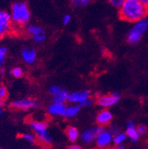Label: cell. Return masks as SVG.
Returning a JSON list of instances; mask_svg holds the SVG:
<instances>
[{
  "mask_svg": "<svg viewBox=\"0 0 148 149\" xmlns=\"http://www.w3.org/2000/svg\"><path fill=\"white\" fill-rule=\"evenodd\" d=\"M66 135L67 136V139L70 142H76L77 139L79 137V132L78 129L75 127L69 126L66 130Z\"/></svg>",
  "mask_w": 148,
  "mask_h": 149,
  "instance_id": "16",
  "label": "cell"
},
{
  "mask_svg": "<svg viewBox=\"0 0 148 149\" xmlns=\"http://www.w3.org/2000/svg\"><path fill=\"white\" fill-rule=\"evenodd\" d=\"M19 137L31 144L35 143L36 139H37L36 135H33L32 133H22L19 136Z\"/></svg>",
  "mask_w": 148,
  "mask_h": 149,
  "instance_id": "20",
  "label": "cell"
},
{
  "mask_svg": "<svg viewBox=\"0 0 148 149\" xmlns=\"http://www.w3.org/2000/svg\"><path fill=\"white\" fill-rule=\"evenodd\" d=\"M116 148V149H126V148H125V146H124L122 144H120V145H117Z\"/></svg>",
  "mask_w": 148,
  "mask_h": 149,
  "instance_id": "34",
  "label": "cell"
},
{
  "mask_svg": "<svg viewBox=\"0 0 148 149\" xmlns=\"http://www.w3.org/2000/svg\"><path fill=\"white\" fill-rule=\"evenodd\" d=\"M120 18L128 22L135 23L148 15V9L139 0H126L119 8Z\"/></svg>",
  "mask_w": 148,
  "mask_h": 149,
  "instance_id": "1",
  "label": "cell"
},
{
  "mask_svg": "<svg viewBox=\"0 0 148 149\" xmlns=\"http://www.w3.org/2000/svg\"><path fill=\"white\" fill-rule=\"evenodd\" d=\"M66 107L67 106L65 105V104L52 102V104H51L48 108V112L51 116H61V117H63L64 111H65Z\"/></svg>",
  "mask_w": 148,
  "mask_h": 149,
  "instance_id": "15",
  "label": "cell"
},
{
  "mask_svg": "<svg viewBox=\"0 0 148 149\" xmlns=\"http://www.w3.org/2000/svg\"><path fill=\"white\" fill-rule=\"evenodd\" d=\"M79 111H80V107L77 104L68 106V107H66L63 117L65 118H73L79 113Z\"/></svg>",
  "mask_w": 148,
  "mask_h": 149,
  "instance_id": "17",
  "label": "cell"
},
{
  "mask_svg": "<svg viewBox=\"0 0 148 149\" xmlns=\"http://www.w3.org/2000/svg\"><path fill=\"white\" fill-rule=\"evenodd\" d=\"M38 103L33 99L31 98H23L18 100L13 101L11 102L10 107L12 109L21 110V111H28L31 108H36L38 107Z\"/></svg>",
  "mask_w": 148,
  "mask_h": 149,
  "instance_id": "7",
  "label": "cell"
},
{
  "mask_svg": "<svg viewBox=\"0 0 148 149\" xmlns=\"http://www.w3.org/2000/svg\"><path fill=\"white\" fill-rule=\"evenodd\" d=\"M127 138V135H126V132H120L119 133H117V134L113 136V142L116 146H117V145H120V144L123 143Z\"/></svg>",
  "mask_w": 148,
  "mask_h": 149,
  "instance_id": "19",
  "label": "cell"
},
{
  "mask_svg": "<svg viewBox=\"0 0 148 149\" xmlns=\"http://www.w3.org/2000/svg\"><path fill=\"white\" fill-rule=\"evenodd\" d=\"M126 0H108L109 3L115 8H120Z\"/></svg>",
  "mask_w": 148,
  "mask_h": 149,
  "instance_id": "26",
  "label": "cell"
},
{
  "mask_svg": "<svg viewBox=\"0 0 148 149\" xmlns=\"http://www.w3.org/2000/svg\"><path fill=\"white\" fill-rule=\"evenodd\" d=\"M62 89L59 86H57V85H54V86H51L49 88V92L52 96H54V95H58V93H60V92L62 91Z\"/></svg>",
  "mask_w": 148,
  "mask_h": 149,
  "instance_id": "25",
  "label": "cell"
},
{
  "mask_svg": "<svg viewBox=\"0 0 148 149\" xmlns=\"http://www.w3.org/2000/svg\"><path fill=\"white\" fill-rule=\"evenodd\" d=\"M91 98L90 92L88 90H80L70 93L68 98V102L73 104H80L85 100Z\"/></svg>",
  "mask_w": 148,
  "mask_h": 149,
  "instance_id": "11",
  "label": "cell"
},
{
  "mask_svg": "<svg viewBox=\"0 0 148 149\" xmlns=\"http://www.w3.org/2000/svg\"><path fill=\"white\" fill-rule=\"evenodd\" d=\"M69 93L68 91L65 89H62V91L58 95L53 96L52 102H56V103H62V104H65L66 102H67L68 98H69Z\"/></svg>",
  "mask_w": 148,
  "mask_h": 149,
  "instance_id": "18",
  "label": "cell"
},
{
  "mask_svg": "<svg viewBox=\"0 0 148 149\" xmlns=\"http://www.w3.org/2000/svg\"><path fill=\"white\" fill-rule=\"evenodd\" d=\"M12 24L18 26H24L30 21V11L28 6L25 2H15L11 9Z\"/></svg>",
  "mask_w": 148,
  "mask_h": 149,
  "instance_id": "2",
  "label": "cell"
},
{
  "mask_svg": "<svg viewBox=\"0 0 148 149\" xmlns=\"http://www.w3.org/2000/svg\"><path fill=\"white\" fill-rule=\"evenodd\" d=\"M109 131H110V132L113 135V136L116 134H117V133H119V132H120L119 127H117V126H116V125H112V126H110Z\"/></svg>",
  "mask_w": 148,
  "mask_h": 149,
  "instance_id": "28",
  "label": "cell"
},
{
  "mask_svg": "<svg viewBox=\"0 0 148 149\" xmlns=\"http://www.w3.org/2000/svg\"><path fill=\"white\" fill-rule=\"evenodd\" d=\"M26 33L36 43H42L46 39V33L45 30L36 25H29L26 27Z\"/></svg>",
  "mask_w": 148,
  "mask_h": 149,
  "instance_id": "8",
  "label": "cell"
},
{
  "mask_svg": "<svg viewBox=\"0 0 148 149\" xmlns=\"http://www.w3.org/2000/svg\"><path fill=\"white\" fill-rule=\"evenodd\" d=\"M92 103V100L90 98H88L87 100H85V102H83V103H81L80 104H79V107H88V106H90Z\"/></svg>",
  "mask_w": 148,
  "mask_h": 149,
  "instance_id": "30",
  "label": "cell"
},
{
  "mask_svg": "<svg viewBox=\"0 0 148 149\" xmlns=\"http://www.w3.org/2000/svg\"><path fill=\"white\" fill-rule=\"evenodd\" d=\"M104 130V127H101L99 125L97 126V127H93V128L85 130L81 135L82 141L85 144L92 143L96 140L98 135L99 134L100 132H102Z\"/></svg>",
  "mask_w": 148,
  "mask_h": 149,
  "instance_id": "9",
  "label": "cell"
},
{
  "mask_svg": "<svg viewBox=\"0 0 148 149\" xmlns=\"http://www.w3.org/2000/svg\"><path fill=\"white\" fill-rule=\"evenodd\" d=\"M72 20L71 15H64V17H63V24L64 25H68L70 23Z\"/></svg>",
  "mask_w": 148,
  "mask_h": 149,
  "instance_id": "29",
  "label": "cell"
},
{
  "mask_svg": "<svg viewBox=\"0 0 148 149\" xmlns=\"http://www.w3.org/2000/svg\"><path fill=\"white\" fill-rule=\"evenodd\" d=\"M148 28V19L147 17L142 18L134 23L133 26L128 33L126 40L130 45H135L145 35Z\"/></svg>",
  "mask_w": 148,
  "mask_h": 149,
  "instance_id": "3",
  "label": "cell"
},
{
  "mask_svg": "<svg viewBox=\"0 0 148 149\" xmlns=\"http://www.w3.org/2000/svg\"><path fill=\"white\" fill-rule=\"evenodd\" d=\"M21 57L26 64H33L36 60L37 53L33 48H24L21 51Z\"/></svg>",
  "mask_w": 148,
  "mask_h": 149,
  "instance_id": "14",
  "label": "cell"
},
{
  "mask_svg": "<svg viewBox=\"0 0 148 149\" xmlns=\"http://www.w3.org/2000/svg\"><path fill=\"white\" fill-rule=\"evenodd\" d=\"M110 149H116V148H110Z\"/></svg>",
  "mask_w": 148,
  "mask_h": 149,
  "instance_id": "35",
  "label": "cell"
},
{
  "mask_svg": "<svg viewBox=\"0 0 148 149\" xmlns=\"http://www.w3.org/2000/svg\"><path fill=\"white\" fill-rule=\"evenodd\" d=\"M137 130L138 133L140 134V136H141V135H144L146 133L147 130V128L145 125H139L138 127H137Z\"/></svg>",
  "mask_w": 148,
  "mask_h": 149,
  "instance_id": "27",
  "label": "cell"
},
{
  "mask_svg": "<svg viewBox=\"0 0 148 149\" xmlns=\"http://www.w3.org/2000/svg\"><path fill=\"white\" fill-rule=\"evenodd\" d=\"M113 120V114L109 110L104 108L98 113L96 117V121L99 126L104 127L107 126L111 123Z\"/></svg>",
  "mask_w": 148,
  "mask_h": 149,
  "instance_id": "12",
  "label": "cell"
},
{
  "mask_svg": "<svg viewBox=\"0 0 148 149\" xmlns=\"http://www.w3.org/2000/svg\"><path fill=\"white\" fill-rule=\"evenodd\" d=\"M11 75L13 76L15 78H20L24 74V71H23L22 68H19V67H16L14 68L11 71Z\"/></svg>",
  "mask_w": 148,
  "mask_h": 149,
  "instance_id": "24",
  "label": "cell"
},
{
  "mask_svg": "<svg viewBox=\"0 0 148 149\" xmlns=\"http://www.w3.org/2000/svg\"><path fill=\"white\" fill-rule=\"evenodd\" d=\"M29 124L40 143L44 146H51L52 143V139L48 131L47 123L42 121L31 120Z\"/></svg>",
  "mask_w": 148,
  "mask_h": 149,
  "instance_id": "4",
  "label": "cell"
},
{
  "mask_svg": "<svg viewBox=\"0 0 148 149\" xmlns=\"http://www.w3.org/2000/svg\"><path fill=\"white\" fill-rule=\"evenodd\" d=\"M8 89L4 85H0V102H4L8 98Z\"/></svg>",
  "mask_w": 148,
  "mask_h": 149,
  "instance_id": "23",
  "label": "cell"
},
{
  "mask_svg": "<svg viewBox=\"0 0 148 149\" xmlns=\"http://www.w3.org/2000/svg\"><path fill=\"white\" fill-rule=\"evenodd\" d=\"M12 27L11 14L8 11L0 10V40L11 31Z\"/></svg>",
  "mask_w": 148,
  "mask_h": 149,
  "instance_id": "5",
  "label": "cell"
},
{
  "mask_svg": "<svg viewBox=\"0 0 148 149\" xmlns=\"http://www.w3.org/2000/svg\"><path fill=\"white\" fill-rule=\"evenodd\" d=\"M69 149H83V148L78 146V145H72V146H69Z\"/></svg>",
  "mask_w": 148,
  "mask_h": 149,
  "instance_id": "32",
  "label": "cell"
},
{
  "mask_svg": "<svg viewBox=\"0 0 148 149\" xmlns=\"http://www.w3.org/2000/svg\"><path fill=\"white\" fill-rule=\"evenodd\" d=\"M126 133L128 138L131 140V142H135L139 139L140 134L138 132L137 127H135V122L132 120L128 121L127 124H126Z\"/></svg>",
  "mask_w": 148,
  "mask_h": 149,
  "instance_id": "13",
  "label": "cell"
},
{
  "mask_svg": "<svg viewBox=\"0 0 148 149\" xmlns=\"http://www.w3.org/2000/svg\"><path fill=\"white\" fill-rule=\"evenodd\" d=\"M91 2L92 0H71V4L73 7L79 8L86 6Z\"/></svg>",
  "mask_w": 148,
  "mask_h": 149,
  "instance_id": "22",
  "label": "cell"
},
{
  "mask_svg": "<svg viewBox=\"0 0 148 149\" xmlns=\"http://www.w3.org/2000/svg\"><path fill=\"white\" fill-rule=\"evenodd\" d=\"M147 149H148V146H147Z\"/></svg>",
  "mask_w": 148,
  "mask_h": 149,
  "instance_id": "36",
  "label": "cell"
},
{
  "mask_svg": "<svg viewBox=\"0 0 148 149\" xmlns=\"http://www.w3.org/2000/svg\"><path fill=\"white\" fill-rule=\"evenodd\" d=\"M4 106H5V102H0V115L2 114V113H3L4 110H3V108Z\"/></svg>",
  "mask_w": 148,
  "mask_h": 149,
  "instance_id": "31",
  "label": "cell"
},
{
  "mask_svg": "<svg viewBox=\"0 0 148 149\" xmlns=\"http://www.w3.org/2000/svg\"><path fill=\"white\" fill-rule=\"evenodd\" d=\"M139 1L148 9V0H139Z\"/></svg>",
  "mask_w": 148,
  "mask_h": 149,
  "instance_id": "33",
  "label": "cell"
},
{
  "mask_svg": "<svg viewBox=\"0 0 148 149\" xmlns=\"http://www.w3.org/2000/svg\"><path fill=\"white\" fill-rule=\"evenodd\" d=\"M113 135L109 130H104L98 135L95 142L98 147L105 148L110 146V144L113 142Z\"/></svg>",
  "mask_w": 148,
  "mask_h": 149,
  "instance_id": "10",
  "label": "cell"
},
{
  "mask_svg": "<svg viewBox=\"0 0 148 149\" xmlns=\"http://www.w3.org/2000/svg\"><path fill=\"white\" fill-rule=\"evenodd\" d=\"M7 53V48L4 47V46H0V68H2L4 64H5Z\"/></svg>",
  "mask_w": 148,
  "mask_h": 149,
  "instance_id": "21",
  "label": "cell"
},
{
  "mask_svg": "<svg viewBox=\"0 0 148 149\" xmlns=\"http://www.w3.org/2000/svg\"><path fill=\"white\" fill-rule=\"evenodd\" d=\"M120 100V95L118 93L113 92L110 94L104 95L97 98V104L104 108H108L116 104Z\"/></svg>",
  "mask_w": 148,
  "mask_h": 149,
  "instance_id": "6",
  "label": "cell"
}]
</instances>
